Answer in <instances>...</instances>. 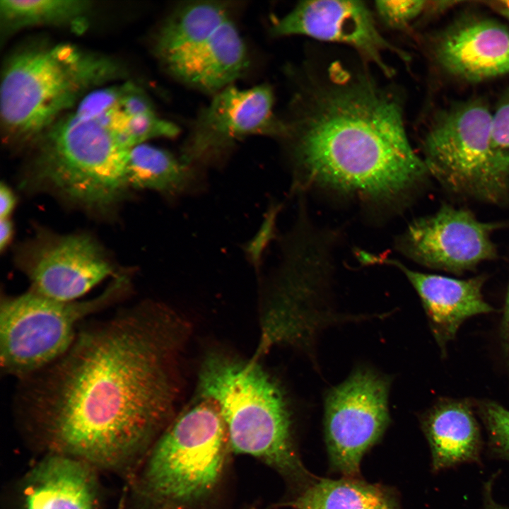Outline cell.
I'll use <instances>...</instances> for the list:
<instances>
[{
  "label": "cell",
  "mask_w": 509,
  "mask_h": 509,
  "mask_svg": "<svg viewBox=\"0 0 509 509\" xmlns=\"http://www.w3.org/2000/svg\"><path fill=\"white\" fill-rule=\"evenodd\" d=\"M390 382L368 369H359L330 390L325 399L326 443L332 464L351 478L361 461L383 434L389 421Z\"/></svg>",
  "instance_id": "obj_9"
},
{
  "label": "cell",
  "mask_w": 509,
  "mask_h": 509,
  "mask_svg": "<svg viewBox=\"0 0 509 509\" xmlns=\"http://www.w3.org/2000/svg\"><path fill=\"white\" fill-rule=\"evenodd\" d=\"M302 113L287 126L303 183L373 204L402 201L429 174L406 133L393 92L367 75L333 66L311 83Z\"/></svg>",
  "instance_id": "obj_2"
},
{
  "label": "cell",
  "mask_w": 509,
  "mask_h": 509,
  "mask_svg": "<svg viewBox=\"0 0 509 509\" xmlns=\"http://www.w3.org/2000/svg\"><path fill=\"white\" fill-rule=\"evenodd\" d=\"M129 187L177 196L192 186L195 174L191 165L170 152L145 143L132 147L127 164Z\"/></svg>",
  "instance_id": "obj_20"
},
{
  "label": "cell",
  "mask_w": 509,
  "mask_h": 509,
  "mask_svg": "<svg viewBox=\"0 0 509 509\" xmlns=\"http://www.w3.org/2000/svg\"><path fill=\"white\" fill-rule=\"evenodd\" d=\"M294 509H399L385 488L356 479H322L279 504Z\"/></svg>",
  "instance_id": "obj_21"
},
{
  "label": "cell",
  "mask_w": 509,
  "mask_h": 509,
  "mask_svg": "<svg viewBox=\"0 0 509 509\" xmlns=\"http://www.w3.org/2000/svg\"><path fill=\"white\" fill-rule=\"evenodd\" d=\"M91 8L90 1L81 0H2L1 28L6 34L37 25L68 27L83 33Z\"/></svg>",
  "instance_id": "obj_22"
},
{
  "label": "cell",
  "mask_w": 509,
  "mask_h": 509,
  "mask_svg": "<svg viewBox=\"0 0 509 509\" xmlns=\"http://www.w3.org/2000/svg\"><path fill=\"white\" fill-rule=\"evenodd\" d=\"M492 128L496 144L509 151V90L505 93L493 112Z\"/></svg>",
  "instance_id": "obj_25"
},
{
  "label": "cell",
  "mask_w": 509,
  "mask_h": 509,
  "mask_svg": "<svg viewBox=\"0 0 509 509\" xmlns=\"http://www.w3.org/2000/svg\"><path fill=\"white\" fill-rule=\"evenodd\" d=\"M277 36L305 35L349 45L387 75L391 69L386 52L406 57L379 32L368 8L358 1L320 0L300 2L272 27Z\"/></svg>",
  "instance_id": "obj_13"
},
{
  "label": "cell",
  "mask_w": 509,
  "mask_h": 509,
  "mask_svg": "<svg viewBox=\"0 0 509 509\" xmlns=\"http://www.w3.org/2000/svg\"><path fill=\"white\" fill-rule=\"evenodd\" d=\"M426 1H378L375 8L387 25L402 29L421 16L427 8Z\"/></svg>",
  "instance_id": "obj_24"
},
{
  "label": "cell",
  "mask_w": 509,
  "mask_h": 509,
  "mask_svg": "<svg viewBox=\"0 0 509 509\" xmlns=\"http://www.w3.org/2000/svg\"><path fill=\"white\" fill-rule=\"evenodd\" d=\"M230 17L226 2L199 1L177 6L161 25L155 52L168 71L199 50Z\"/></svg>",
  "instance_id": "obj_19"
},
{
  "label": "cell",
  "mask_w": 509,
  "mask_h": 509,
  "mask_svg": "<svg viewBox=\"0 0 509 509\" xmlns=\"http://www.w3.org/2000/svg\"><path fill=\"white\" fill-rule=\"evenodd\" d=\"M484 509H509L497 503L492 497L491 486L488 485L484 493Z\"/></svg>",
  "instance_id": "obj_30"
},
{
  "label": "cell",
  "mask_w": 509,
  "mask_h": 509,
  "mask_svg": "<svg viewBox=\"0 0 509 509\" xmlns=\"http://www.w3.org/2000/svg\"><path fill=\"white\" fill-rule=\"evenodd\" d=\"M273 105V93L267 85L247 89L227 86L199 114L182 159L192 165L211 160L250 135H286V125L275 117Z\"/></svg>",
  "instance_id": "obj_12"
},
{
  "label": "cell",
  "mask_w": 509,
  "mask_h": 509,
  "mask_svg": "<svg viewBox=\"0 0 509 509\" xmlns=\"http://www.w3.org/2000/svg\"><path fill=\"white\" fill-rule=\"evenodd\" d=\"M123 74L113 59L69 43L15 52L1 74L0 115L6 139L35 141L86 95Z\"/></svg>",
  "instance_id": "obj_3"
},
{
  "label": "cell",
  "mask_w": 509,
  "mask_h": 509,
  "mask_svg": "<svg viewBox=\"0 0 509 509\" xmlns=\"http://www.w3.org/2000/svg\"><path fill=\"white\" fill-rule=\"evenodd\" d=\"M126 288L124 277H119L100 296L86 300L59 301L30 290L2 296L1 373L23 381L49 366L71 348L79 322L115 303Z\"/></svg>",
  "instance_id": "obj_8"
},
{
  "label": "cell",
  "mask_w": 509,
  "mask_h": 509,
  "mask_svg": "<svg viewBox=\"0 0 509 509\" xmlns=\"http://www.w3.org/2000/svg\"><path fill=\"white\" fill-rule=\"evenodd\" d=\"M199 388L219 409L231 452L257 458L294 481L308 476L293 443L282 391L257 362L210 355Z\"/></svg>",
  "instance_id": "obj_5"
},
{
  "label": "cell",
  "mask_w": 509,
  "mask_h": 509,
  "mask_svg": "<svg viewBox=\"0 0 509 509\" xmlns=\"http://www.w3.org/2000/svg\"><path fill=\"white\" fill-rule=\"evenodd\" d=\"M173 328L158 306H136L78 331L64 355L25 380L24 407L54 453L113 469L161 434L175 396Z\"/></svg>",
  "instance_id": "obj_1"
},
{
  "label": "cell",
  "mask_w": 509,
  "mask_h": 509,
  "mask_svg": "<svg viewBox=\"0 0 509 509\" xmlns=\"http://www.w3.org/2000/svg\"><path fill=\"white\" fill-rule=\"evenodd\" d=\"M500 227L499 223L479 221L469 210L445 204L414 221L397 245L419 264L460 274L496 257L491 235Z\"/></svg>",
  "instance_id": "obj_11"
},
{
  "label": "cell",
  "mask_w": 509,
  "mask_h": 509,
  "mask_svg": "<svg viewBox=\"0 0 509 509\" xmlns=\"http://www.w3.org/2000/svg\"><path fill=\"white\" fill-rule=\"evenodd\" d=\"M485 4L509 23V0L489 1Z\"/></svg>",
  "instance_id": "obj_28"
},
{
  "label": "cell",
  "mask_w": 509,
  "mask_h": 509,
  "mask_svg": "<svg viewBox=\"0 0 509 509\" xmlns=\"http://www.w3.org/2000/svg\"><path fill=\"white\" fill-rule=\"evenodd\" d=\"M248 64L246 45L230 18L199 50L169 71L203 91L216 93L230 86Z\"/></svg>",
  "instance_id": "obj_17"
},
{
  "label": "cell",
  "mask_w": 509,
  "mask_h": 509,
  "mask_svg": "<svg viewBox=\"0 0 509 509\" xmlns=\"http://www.w3.org/2000/svg\"><path fill=\"white\" fill-rule=\"evenodd\" d=\"M433 54L448 74L471 83L509 74V29L485 17H466L436 37Z\"/></svg>",
  "instance_id": "obj_14"
},
{
  "label": "cell",
  "mask_w": 509,
  "mask_h": 509,
  "mask_svg": "<svg viewBox=\"0 0 509 509\" xmlns=\"http://www.w3.org/2000/svg\"><path fill=\"white\" fill-rule=\"evenodd\" d=\"M493 113L471 100L433 121L423 141L428 173L447 190L490 204L509 200V151L495 142Z\"/></svg>",
  "instance_id": "obj_7"
},
{
  "label": "cell",
  "mask_w": 509,
  "mask_h": 509,
  "mask_svg": "<svg viewBox=\"0 0 509 509\" xmlns=\"http://www.w3.org/2000/svg\"><path fill=\"white\" fill-rule=\"evenodd\" d=\"M479 413L488 435L491 453L509 460V410L493 402L480 405Z\"/></svg>",
  "instance_id": "obj_23"
},
{
  "label": "cell",
  "mask_w": 509,
  "mask_h": 509,
  "mask_svg": "<svg viewBox=\"0 0 509 509\" xmlns=\"http://www.w3.org/2000/svg\"><path fill=\"white\" fill-rule=\"evenodd\" d=\"M423 426L434 471L479 461L482 447L480 429L467 402H439L426 414Z\"/></svg>",
  "instance_id": "obj_18"
},
{
  "label": "cell",
  "mask_w": 509,
  "mask_h": 509,
  "mask_svg": "<svg viewBox=\"0 0 509 509\" xmlns=\"http://www.w3.org/2000/svg\"><path fill=\"white\" fill-rule=\"evenodd\" d=\"M505 346L509 355V287L507 293L503 321Z\"/></svg>",
  "instance_id": "obj_29"
},
{
  "label": "cell",
  "mask_w": 509,
  "mask_h": 509,
  "mask_svg": "<svg viewBox=\"0 0 509 509\" xmlns=\"http://www.w3.org/2000/svg\"><path fill=\"white\" fill-rule=\"evenodd\" d=\"M25 183L68 202L107 211L124 197L131 148L103 115H64L37 139Z\"/></svg>",
  "instance_id": "obj_4"
},
{
  "label": "cell",
  "mask_w": 509,
  "mask_h": 509,
  "mask_svg": "<svg viewBox=\"0 0 509 509\" xmlns=\"http://www.w3.org/2000/svg\"><path fill=\"white\" fill-rule=\"evenodd\" d=\"M368 264H387L402 271L419 296L436 341L443 346L452 339L468 318L491 312L493 308L482 295L484 278L479 276L458 279L419 272L397 260L358 253Z\"/></svg>",
  "instance_id": "obj_15"
},
{
  "label": "cell",
  "mask_w": 509,
  "mask_h": 509,
  "mask_svg": "<svg viewBox=\"0 0 509 509\" xmlns=\"http://www.w3.org/2000/svg\"><path fill=\"white\" fill-rule=\"evenodd\" d=\"M13 235V225L7 218H1L0 221V249L3 250L9 244Z\"/></svg>",
  "instance_id": "obj_27"
},
{
  "label": "cell",
  "mask_w": 509,
  "mask_h": 509,
  "mask_svg": "<svg viewBox=\"0 0 509 509\" xmlns=\"http://www.w3.org/2000/svg\"><path fill=\"white\" fill-rule=\"evenodd\" d=\"M17 262L30 291L64 302L78 300L113 273L103 250L84 234L40 231L18 250Z\"/></svg>",
  "instance_id": "obj_10"
},
{
  "label": "cell",
  "mask_w": 509,
  "mask_h": 509,
  "mask_svg": "<svg viewBox=\"0 0 509 509\" xmlns=\"http://www.w3.org/2000/svg\"><path fill=\"white\" fill-rule=\"evenodd\" d=\"M16 199L6 184L1 182L0 186V216L1 218H7L14 209Z\"/></svg>",
  "instance_id": "obj_26"
},
{
  "label": "cell",
  "mask_w": 509,
  "mask_h": 509,
  "mask_svg": "<svg viewBox=\"0 0 509 509\" xmlns=\"http://www.w3.org/2000/svg\"><path fill=\"white\" fill-rule=\"evenodd\" d=\"M231 452L217 405L204 399L182 413L153 443L139 481L151 509H193L220 481Z\"/></svg>",
  "instance_id": "obj_6"
},
{
  "label": "cell",
  "mask_w": 509,
  "mask_h": 509,
  "mask_svg": "<svg viewBox=\"0 0 509 509\" xmlns=\"http://www.w3.org/2000/svg\"><path fill=\"white\" fill-rule=\"evenodd\" d=\"M93 467L80 459L54 452L28 474L23 492V509H95Z\"/></svg>",
  "instance_id": "obj_16"
}]
</instances>
